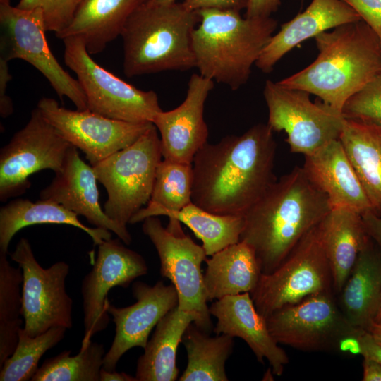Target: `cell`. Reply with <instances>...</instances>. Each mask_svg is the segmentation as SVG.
I'll list each match as a JSON object with an SVG mask.
<instances>
[{
	"label": "cell",
	"instance_id": "cell-1",
	"mask_svg": "<svg viewBox=\"0 0 381 381\" xmlns=\"http://www.w3.org/2000/svg\"><path fill=\"white\" fill-rule=\"evenodd\" d=\"M276 147L267 123L207 142L192 162V202L212 213L243 216L277 180Z\"/></svg>",
	"mask_w": 381,
	"mask_h": 381
},
{
	"label": "cell",
	"instance_id": "cell-2",
	"mask_svg": "<svg viewBox=\"0 0 381 381\" xmlns=\"http://www.w3.org/2000/svg\"><path fill=\"white\" fill-rule=\"evenodd\" d=\"M331 210L327 196L303 167H295L244 214L240 241L253 249L262 274H269Z\"/></svg>",
	"mask_w": 381,
	"mask_h": 381
},
{
	"label": "cell",
	"instance_id": "cell-3",
	"mask_svg": "<svg viewBox=\"0 0 381 381\" xmlns=\"http://www.w3.org/2000/svg\"><path fill=\"white\" fill-rule=\"evenodd\" d=\"M318 55L304 69L277 83L316 95L337 112L381 73V42L361 20L314 37Z\"/></svg>",
	"mask_w": 381,
	"mask_h": 381
},
{
	"label": "cell",
	"instance_id": "cell-4",
	"mask_svg": "<svg viewBox=\"0 0 381 381\" xmlns=\"http://www.w3.org/2000/svg\"><path fill=\"white\" fill-rule=\"evenodd\" d=\"M200 21L192 35L199 73L232 90L245 85L277 27L271 17H242L239 11H197Z\"/></svg>",
	"mask_w": 381,
	"mask_h": 381
},
{
	"label": "cell",
	"instance_id": "cell-5",
	"mask_svg": "<svg viewBox=\"0 0 381 381\" xmlns=\"http://www.w3.org/2000/svg\"><path fill=\"white\" fill-rule=\"evenodd\" d=\"M199 21L198 12L187 9L182 3H143L121 33L126 75L195 68L192 35Z\"/></svg>",
	"mask_w": 381,
	"mask_h": 381
},
{
	"label": "cell",
	"instance_id": "cell-6",
	"mask_svg": "<svg viewBox=\"0 0 381 381\" xmlns=\"http://www.w3.org/2000/svg\"><path fill=\"white\" fill-rule=\"evenodd\" d=\"M158 133L152 124L131 145L92 166L107 192L105 214L123 228L150 199L162 157Z\"/></svg>",
	"mask_w": 381,
	"mask_h": 381
},
{
	"label": "cell",
	"instance_id": "cell-7",
	"mask_svg": "<svg viewBox=\"0 0 381 381\" xmlns=\"http://www.w3.org/2000/svg\"><path fill=\"white\" fill-rule=\"evenodd\" d=\"M335 295L313 294L274 310L265 318L269 332L278 344L298 351H351L363 329L349 322Z\"/></svg>",
	"mask_w": 381,
	"mask_h": 381
},
{
	"label": "cell",
	"instance_id": "cell-8",
	"mask_svg": "<svg viewBox=\"0 0 381 381\" xmlns=\"http://www.w3.org/2000/svg\"><path fill=\"white\" fill-rule=\"evenodd\" d=\"M66 65L77 76L87 109L105 117L132 123H152L162 111L154 91L128 84L96 63L78 37L63 39Z\"/></svg>",
	"mask_w": 381,
	"mask_h": 381
},
{
	"label": "cell",
	"instance_id": "cell-9",
	"mask_svg": "<svg viewBox=\"0 0 381 381\" xmlns=\"http://www.w3.org/2000/svg\"><path fill=\"white\" fill-rule=\"evenodd\" d=\"M327 291H334L332 276L318 224L278 267L261 274L250 296L258 312L266 318L283 306Z\"/></svg>",
	"mask_w": 381,
	"mask_h": 381
},
{
	"label": "cell",
	"instance_id": "cell-10",
	"mask_svg": "<svg viewBox=\"0 0 381 381\" xmlns=\"http://www.w3.org/2000/svg\"><path fill=\"white\" fill-rule=\"evenodd\" d=\"M310 95L270 80L263 90L267 124L273 131H284L291 152L304 157L339 139L345 119L322 101L312 102Z\"/></svg>",
	"mask_w": 381,
	"mask_h": 381
},
{
	"label": "cell",
	"instance_id": "cell-11",
	"mask_svg": "<svg viewBox=\"0 0 381 381\" xmlns=\"http://www.w3.org/2000/svg\"><path fill=\"white\" fill-rule=\"evenodd\" d=\"M9 255L23 271L24 332L30 337H35L54 327L71 329L73 300L66 288L68 264L59 261L48 268H43L25 238L19 240L15 250Z\"/></svg>",
	"mask_w": 381,
	"mask_h": 381
},
{
	"label": "cell",
	"instance_id": "cell-12",
	"mask_svg": "<svg viewBox=\"0 0 381 381\" xmlns=\"http://www.w3.org/2000/svg\"><path fill=\"white\" fill-rule=\"evenodd\" d=\"M0 22L3 30L1 57L8 61L19 59L30 64L47 78L61 99L66 97L77 109H87L78 80L62 68L49 49L42 10L0 4Z\"/></svg>",
	"mask_w": 381,
	"mask_h": 381
},
{
	"label": "cell",
	"instance_id": "cell-13",
	"mask_svg": "<svg viewBox=\"0 0 381 381\" xmlns=\"http://www.w3.org/2000/svg\"><path fill=\"white\" fill-rule=\"evenodd\" d=\"M143 222V231L159 255L160 273L171 281L177 291L178 309L198 313L200 328L210 334L212 323L201 269L207 256L203 247L186 235L181 227L172 229L163 226L156 216Z\"/></svg>",
	"mask_w": 381,
	"mask_h": 381
},
{
	"label": "cell",
	"instance_id": "cell-14",
	"mask_svg": "<svg viewBox=\"0 0 381 381\" xmlns=\"http://www.w3.org/2000/svg\"><path fill=\"white\" fill-rule=\"evenodd\" d=\"M70 145L37 108L33 109L26 125L0 150V200L25 193L35 173L59 171Z\"/></svg>",
	"mask_w": 381,
	"mask_h": 381
},
{
	"label": "cell",
	"instance_id": "cell-15",
	"mask_svg": "<svg viewBox=\"0 0 381 381\" xmlns=\"http://www.w3.org/2000/svg\"><path fill=\"white\" fill-rule=\"evenodd\" d=\"M36 108L91 166L131 145L153 124L116 120L88 109H68L50 97L41 98Z\"/></svg>",
	"mask_w": 381,
	"mask_h": 381
},
{
	"label": "cell",
	"instance_id": "cell-16",
	"mask_svg": "<svg viewBox=\"0 0 381 381\" xmlns=\"http://www.w3.org/2000/svg\"><path fill=\"white\" fill-rule=\"evenodd\" d=\"M121 241L119 238H111L99 243L93 266L81 282L85 329L82 344L90 341L92 337L108 326L109 291L115 286L126 288L136 278L147 273L143 257Z\"/></svg>",
	"mask_w": 381,
	"mask_h": 381
},
{
	"label": "cell",
	"instance_id": "cell-17",
	"mask_svg": "<svg viewBox=\"0 0 381 381\" xmlns=\"http://www.w3.org/2000/svg\"><path fill=\"white\" fill-rule=\"evenodd\" d=\"M133 304L118 308L107 303V311L115 324V336L103 359L102 368L115 370L123 354L133 347L145 349L152 329L170 310L178 306L177 291L162 281L155 285L137 281L131 288Z\"/></svg>",
	"mask_w": 381,
	"mask_h": 381
},
{
	"label": "cell",
	"instance_id": "cell-18",
	"mask_svg": "<svg viewBox=\"0 0 381 381\" xmlns=\"http://www.w3.org/2000/svg\"><path fill=\"white\" fill-rule=\"evenodd\" d=\"M214 84L200 73H193L183 102L174 109L157 114L153 124L159 133L163 159L192 164L195 154L207 142L204 107Z\"/></svg>",
	"mask_w": 381,
	"mask_h": 381
},
{
	"label": "cell",
	"instance_id": "cell-19",
	"mask_svg": "<svg viewBox=\"0 0 381 381\" xmlns=\"http://www.w3.org/2000/svg\"><path fill=\"white\" fill-rule=\"evenodd\" d=\"M97 179L92 167L80 157L71 145L61 169L40 193V198L61 204L76 214L83 216L95 227L114 232L125 244L132 241L127 228L109 219L99 203Z\"/></svg>",
	"mask_w": 381,
	"mask_h": 381
},
{
	"label": "cell",
	"instance_id": "cell-20",
	"mask_svg": "<svg viewBox=\"0 0 381 381\" xmlns=\"http://www.w3.org/2000/svg\"><path fill=\"white\" fill-rule=\"evenodd\" d=\"M217 319L214 332L244 340L258 361L266 359L274 375H281L289 362L286 353L269 332L266 319L257 310L250 294L242 293L216 300L209 307Z\"/></svg>",
	"mask_w": 381,
	"mask_h": 381
},
{
	"label": "cell",
	"instance_id": "cell-21",
	"mask_svg": "<svg viewBox=\"0 0 381 381\" xmlns=\"http://www.w3.org/2000/svg\"><path fill=\"white\" fill-rule=\"evenodd\" d=\"M309 179L327 196L332 208L361 215L372 207L339 138L305 156L302 167Z\"/></svg>",
	"mask_w": 381,
	"mask_h": 381
},
{
	"label": "cell",
	"instance_id": "cell-22",
	"mask_svg": "<svg viewBox=\"0 0 381 381\" xmlns=\"http://www.w3.org/2000/svg\"><path fill=\"white\" fill-rule=\"evenodd\" d=\"M342 0H312L302 13L282 24L262 49L255 66L270 73L274 66L298 44L342 24L361 20Z\"/></svg>",
	"mask_w": 381,
	"mask_h": 381
},
{
	"label": "cell",
	"instance_id": "cell-23",
	"mask_svg": "<svg viewBox=\"0 0 381 381\" xmlns=\"http://www.w3.org/2000/svg\"><path fill=\"white\" fill-rule=\"evenodd\" d=\"M337 295L338 304L349 322L368 331L381 299V254L370 238Z\"/></svg>",
	"mask_w": 381,
	"mask_h": 381
},
{
	"label": "cell",
	"instance_id": "cell-24",
	"mask_svg": "<svg viewBox=\"0 0 381 381\" xmlns=\"http://www.w3.org/2000/svg\"><path fill=\"white\" fill-rule=\"evenodd\" d=\"M146 0H81L68 25L56 35L82 38L90 54L103 51L118 36L130 16Z\"/></svg>",
	"mask_w": 381,
	"mask_h": 381
},
{
	"label": "cell",
	"instance_id": "cell-25",
	"mask_svg": "<svg viewBox=\"0 0 381 381\" xmlns=\"http://www.w3.org/2000/svg\"><path fill=\"white\" fill-rule=\"evenodd\" d=\"M319 226L337 295L370 237L361 214L349 209L332 208Z\"/></svg>",
	"mask_w": 381,
	"mask_h": 381
},
{
	"label": "cell",
	"instance_id": "cell-26",
	"mask_svg": "<svg viewBox=\"0 0 381 381\" xmlns=\"http://www.w3.org/2000/svg\"><path fill=\"white\" fill-rule=\"evenodd\" d=\"M192 322L200 327L198 314L177 307L159 321L144 353L138 359L135 376L137 381H174L178 378L177 349Z\"/></svg>",
	"mask_w": 381,
	"mask_h": 381
},
{
	"label": "cell",
	"instance_id": "cell-27",
	"mask_svg": "<svg viewBox=\"0 0 381 381\" xmlns=\"http://www.w3.org/2000/svg\"><path fill=\"white\" fill-rule=\"evenodd\" d=\"M204 284L207 301L242 293L250 294L262 274L253 249L240 241L205 259Z\"/></svg>",
	"mask_w": 381,
	"mask_h": 381
},
{
	"label": "cell",
	"instance_id": "cell-28",
	"mask_svg": "<svg viewBox=\"0 0 381 381\" xmlns=\"http://www.w3.org/2000/svg\"><path fill=\"white\" fill-rule=\"evenodd\" d=\"M44 224H67L78 228L87 234L96 246L111 237V231L85 226L78 214L54 201L40 199L32 202L18 198L0 209V252L8 254L11 239L22 229Z\"/></svg>",
	"mask_w": 381,
	"mask_h": 381
},
{
	"label": "cell",
	"instance_id": "cell-29",
	"mask_svg": "<svg viewBox=\"0 0 381 381\" xmlns=\"http://www.w3.org/2000/svg\"><path fill=\"white\" fill-rule=\"evenodd\" d=\"M339 140L373 212L381 217V128L345 118Z\"/></svg>",
	"mask_w": 381,
	"mask_h": 381
},
{
	"label": "cell",
	"instance_id": "cell-30",
	"mask_svg": "<svg viewBox=\"0 0 381 381\" xmlns=\"http://www.w3.org/2000/svg\"><path fill=\"white\" fill-rule=\"evenodd\" d=\"M160 215L169 217V222H180L186 225L202 241L207 256L240 241L244 225L242 215L212 213L193 202L177 211L143 207L133 216L129 224Z\"/></svg>",
	"mask_w": 381,
	"mask_h": 381
},
{
	"label": "cell",
	"instance_id": "cell-31",
	"mask_svg": "<svg viewBox=\"0 0 381 381\" xmlns=\"http://www.w3.org/2000/svg\"><path fill=\"white\" fill-rule=\"evenodd\" d=\"M234 337L210 334L192 322L182 342L186 349L188 363L180 381H227L225 363L233 351Z\"/></svg>",
	"mask_w": 381,
	"mask_h": 381
},
{
	"label": "cell",
	"instance_id": "cell-32",
	"mask_svg": "<svg viewBox=\"0 0 381 381\" xmlns=\"http://www.w3.org/2000/svg\"><path fill=\"white\" fill-rule=\"evenodd\" d=\"M23 280L21 268L12 266L7 254L0 252V367L14 352L24 323L20 318Z\"/></svg>",
	"mask_w": 381,
	"mask_h": 381
},
{
	"label": "cell",
	"instance_id": "cell-33",
	"mask_svg": "<svg viewBox=\"0 0 381 381\" xmlns=\"http://www.w3.org/2000/svg\"><path fill=\"white\" fill-rule=\"evenodd\" d=\"M71 350L46 359L32 381H99L105 350L103 344L92 341L82 344L77 355Z\"/></svg>",
	"mask_w": 381,
	"mask_h": 381
},
{
	"label": "cell",
	"instance_id": "cell-34",
	"mask_svg": "<svg viewBox=\"0 0 381 381\" xmlns=\"http://www.w3.org/2000/svg\"><path fill=\"white\" fill-rule=\"evenodd\" d=\"M66 329L64 327H54L40 335L30 337L22 327L14 352L0 367V380H31L39 368L42 356L64 339Z\"/></svg>",
	"mask_w": 381,
	"mask_h": 381
},
{
	"label": "cell",
	"instance_id": "cell-35",
	"mask_svg": "<svg viewBox=\"0 0 381 381\" xmlns=\"http://www.w3.org/2000/svg\"><path fill=\"white\" fill-rule=\"evenodd\" d=\"M192 164L163 159L159 163L146 207L177 211L192 202Z\"/></svg>",
	"mask_w": 381,
	"mask_h": 381
},
{
	"label": "cell",
	"instance_id": "cell-36",
	"mask_svg": "<svg viewBox=\"0 0 381 381\" xmlns=\"http://www.w3.org/2000/svg\"><path fill=\"white\" fill-rule=\"evenodd\" d=\"M342 114L381 128V73L348 99Z\"/></svg>",
	"mask_w": 381,
	"mask_h": 381
},
{
	"label": "cell",
	"instance_id": "cell-37",
	"mask_svg": "<svg viewBox=\"0 0 381 381\" xmlns=\"http://www.w3.org/2000/svg\"><path fill=\"white\" fill-rule=\"evenodd\" d=\"M80 1L19 0L16 6L22 9H42L47 31L54 32L57 35L68 25Z\"/></svg>",
	"mask_w": 381,
	"mask_h": 381
},
{
	"label": "cell",
	"instance_id": "cell-38",
	"mask_svg": "<svg viewBox=\"0 0 381 381\" xmlns=\"http://www.w3.org/2000/svg\"><path fill=\"white\" fill-rule=\"evenodd\" d=\"M376 33L381 42V0H342Z\"/></svg>",
	"mask_w": 381,
	"mask_h": 381
},
{
	"label": "cell",
	"instance_id": "cell-39",
	"mask_svg": "<svg viewBox=\"0 0 381 381\" xmlns=\"http://www.w3.org/2000/svg\"><path fill=\"white\" fill-rule=\"evenodd\" d=\"M248 0H184L182 4L188 10L217 9L241 11L246 8Z\"/></svg>",
	"mask_w": 381,
	"mask_h": 381
},
{
	"label": "cell",
	"instance_id": "cell-40",
	"mask_svg": "<svg viewBox=\"0 0 381 381\" xmlns=\"http://www.w3.org/2000/svg\"><path fill=\"white\" fill-rule=\"evenodd\" d=\"M8 61L0 57V114L2 118L9 116L13 111L11 98L6 95V90L11 75L9 72Z\"/></svg>",
	"mask_w": 381,
	"mask_h": 381
},
{
	"label": "cell",
	"instance_id": "cell-41",
	"mask_svg": "<svg viewBox=\"0 0 381 381\" xmlns=\"http://www.w3.org/2000/svg\"><path fill=\"white\" fill-rule=\"evenodd\" d=\"M281 0H248L246 8V18H266L277 11Z\"/></svg>",
	"mask_w": 381,
	"mask_h": 381
},
{
	"label": "cell",
	"instance_id": "cell-42",
	"mask_svg": "<svg viewBox=\"0 0 381 381\" xmlns=\"http://www.w3.org/2000/svg\"><path fill=\"white\" fill-rule=\"evenodd\" d=\"M359 353L364 358L374 359L381 363V344L377 343L372 334L361 330L357 336Z\"/></svg>",
	"mask_w": 381,
	"mask_h": 381
},
{
	"label": "cell",
	"instance_id": "cell-43",
	"mask_svg": "<svg viewBox=\"0 0 381 381\" xmlns=\"http://www.w3.org/2000/svg\"><path fill=\"white\" fill-rule=\"evenodd\" d=\"M366 232L381 254V217L373 212L361 215Z\"/></svg>",
	"mask_w": 381,
	"mask_h": 381
},
{
	"label": "cell",
	"instance_id": "cell-44",
	"mask_svg": "<svg viewBox=\"0 0 381 381\" xmlns=\"http://www.w3.org/2000/svg\"><path fill=\"white\" fill-rule=\"evenodd\" d=\"M362 380L381 381V363L374 359L363 357Z\"/></svg>",
	"mask_w": 381,
	"mask_h": 381
},
{
	"label": "cell",
	"instance_id": "cell-45",
	"mask_svg": "<svg viewBox=\"0 0 381 381\" xmlns=\"http://www.w3.org/2000/svg\"><path fill=\"white\" fill-rule=\"evenodd\" d=\"M99 381H137V379L123 372L119 373L116 370L110 371L102 368Z\"/></svg>",
	"mask_w": 381,
	"mask_h": 381
},
{
	"label": "cell",
	"instance_id": "cell-46",
	"mask_svg": "<svg viewBox=\"0 0 381 381\" xmlns=\"http://www.w3.org/2000/svg\"><path fill=\"white\" fill-rule=\"evenodd\" d=\"M375 341L381 344V325L373 322L368 329Z\"/></svg>",
	"mask_w": 381,
	"mask_h": 381
},
{
	"label": "cell",
	"instance_id": "cell-47",
	"mask_svg": "<svg viewBox=\"0 0 381 381\" xmlns=\"http://www.w3.org/2000/svg\"><path fill=\"white\" fill-rule=\"evenodd\" d=\"M176 2V0H146L145 3L151 5H167Z\"/></svg>",
	"mask_w": 381,
	"mask_h": 381
},
{
	"label": "cell",
	"instance_id": "cell-48",
	"mask_svg": "<svg viewBox=\"0 0 381 381\" xmlns=\"http://www.w3.org/2000/svg\"><path fill=\"white\" fill-rule=\"evenodd\" d=\"M374 322L376 324L381 325V299H380L379 308H378L376 317L375 318Z\"/></svg>",
	"mask_w": 381,
	"mask_h": 381
},
{
	"label": "cell",
	"instance_id": "cell-49",
	"mask_svg": "<svg viewBox=\"0 0 381 381\" xmlns=\"http://www.w3.org/2000/svg\"><path fill=\"white\" fill-rule=\"evenodd\" d=\"M0 4H10V0H0Z\"/></svg>",
	"mask_w": 381,
	"mask_h": 381
}]
</instances>
